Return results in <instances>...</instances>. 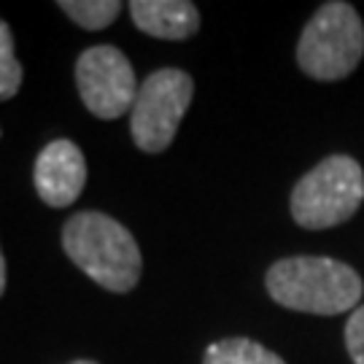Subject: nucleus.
Segmentation results:
<instances>
[{
    "instance_id": "1",
    "label": "nucleus",
    "mask_w": 364,
    "mask_h": 364,
    "mask_svg": "<svg viewBox=\"0 0 364 364\" xmlns=\"http://www.w3.org/2000/svg\"><path fill=\"white\" fill-rule=\"evenodd\" d=\"M63 248L78 270L108 291L124 294L135 289L144 257L127 227L100 210H81L63 227Z\"/></svg>"
},
{
    "instance_id": "2",
    "label": "nucleus",
    "mask_w": 364,
    "mask_h": 364,
    "mask_svg": "<svg viewBox=\"0 0 364 364\" xmlns=\"http://www.w3.org/2000/svg\"><path fill=\"white\" fill-rule=\"evenodd\" d=\"M267 294L289 311L338 316L356 311L362 278L351 264L326 257H289L267 270Z\"/></svg>"
},
{
    "instance_id": "3",
    "label": "nucleus",
    "mask_w": 364,
    "mask_h": 364,
    "mask_svg": "<svg viewBox=\"0 0 364 364\" xmlns=\"http://www.w3.org/2000/svg\"><path fill=\"white\" fill-rule=\"evenodd\" d=\"M364 200L362 165L346 154H332L308 170L291 189V219L305 230H329L348 221Z\"/></svg>"
},
{
    "instance_id": "4",
    "label": "nucleus",
    "mask_w": 364,
    "mask_h": 364,
    "mask_svg": "<svg viewBox=\"0 0 364 364\" xmlns=\"http://www.w3.org/2000/svg\"><path fill=\"white\" fill-rule=\"evenodd\" d=\"M364 57V25L351 3H324L305 25L297 43V65L316 81L351 76Z\"/></svg>"
},
{
    "instance_id": "5",
    "label": "nucleus",
    "mask_w": 364,
    "mask_h": 364,
    "mask_svg": "<svg viewBox=\"0 0 364 364\" xmlns=\"http://www.w3.org/2000/svg\"><path fill=\"white\" fill-rule=\"evenodd\" d=\"M195 95V81L178 68H162L144 78L130 111V132L146 154L165 151L181 127Z\"/></svg>"
},
{
    "instance_id": "6",
    "label": "nucleus",
    "mask_w": 364,
    "mask_h": 364,
    "mask_svg": "<svg viewBox=\"0 0 364 364\" xmlns=\"http://www.w3.org/2000/svg\"><path fill=\"white\" fill-rule=\"evenodd\" d=\"M76 87L90 114L105 122L132 111L141 90L127 54L108 43L90 46L84 54H78Z\"/></svg>"
},
{
    "instance_id": "7",
    "label": "nucleus",
    "mask_w": 364,
    "mask_h": 364,
    "mask_svg": "<svg viewBox=\"0 0 364 364\" xmlns=\"http://www.w3.org/2000/svg\"><path fill=\"white\" fill-rule=\"evenodd\" d=\"M36 192L49 208L73 205L87 183V162L73 141L57 138L41 149L36 159Z\"/></svg>"
},
{
    "instance_id": "8",
    "label": "nucleus",
    "mask_w": 364,
    "mask_h": 364,
    "mask_svg": "<svg viewBox=\"0 0 364 364\" xmlns=\"http://www.w3.org/2000/svg\"><path fill=\"white\" fill-rule=\"evenodd\" d=\"M135 27L162 41H186L200 30V11L189 0H132Z\"/></svg>"
},
{
    "instance_id": "9",
    "label": "nucleus",
    "mask_w": 364,
    "mask_h": 364,
    "mask_svg": "<svg viewBox=\"0 0 364 364\" xmlns=\"http://www.w3.org/2000/svg\"><path fill=\"white\" fill-rule=\"evenodd\" d=\"M203 364H287L278 353L267 351L257 340L224 338L208 346Z\"/></svg>"
},
{
    "instance_id": "10",
    "label": "nucleus",
    "mask_w": 364,
    "mask_h": 364,
    "mask_svg": "<svg viewBox=\"0 0 364 364\" xmlns=\"http://www.w3.org/2000/svg\"><path fill=\"white\" fill-rule=\"evenodd\" d=\"M60 9L84 30H103L122 11L117 0H60Z\"/></svg>"
},
{
    "instance_id": "11",
    "label": "nucleus",
    "mask_w": 364,
    "mask_h": 364,
    "mask_svg": "<svg viewBox=\"0 0 364 364\" xmlns=\"http://www.w3.org/2000/svg\"><path fill=\"white\" fill-rule=\"evenodd\" d=\"M19 87H22V65L14 54V33L0 19V100L14 97Z\"/></svg>"
},
{
    "instance_id": "12",
    "label": "nucleus",
    "mask_w": 364,
    "mask_h": 364,
    "mask_svg": "<svg viewBox=\"0 0 364 364\" xmlns=\"http://www.w3.org/2000/svg\"><path fill=\"white\" fill-rule=\"evenodd\" d=\"M346 348L351 353L353 364H364V305L351 313L346 324Z\"/></svg>"
},
{
    "instance_id": "13",
    "label": "nucleus",
    "mask_w": 364,
    "mask_h": 364,
    "mask_svg": "<svg viewBox=\"0 0 364 364\" xmlns=\"http://www.w3.org/2000/svg\"><path fill=\"white\" fill-rule=\"evenodd\" d=\"M6 291V259H3V251H0V297Z\"/></svg>"
},
{
    "instance_id": "14",
    "label": "nucleus",
    "mask_w": 364,
    "mask_h": 364,
    "mask_svg": "<svg viewBox=\"0 0 364 364\" xmlns=\"http://www.w3.org/2000/svg\"><path fill=\"white\" fill-rule=\"evenodd\" d=\"M70 364H97V362H90V359H78V362H70Z\"/></svg>"
}]
</instances>
